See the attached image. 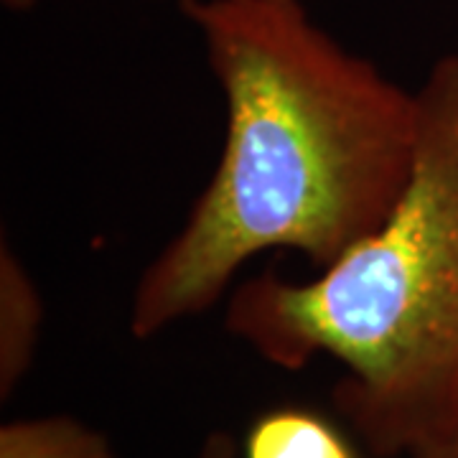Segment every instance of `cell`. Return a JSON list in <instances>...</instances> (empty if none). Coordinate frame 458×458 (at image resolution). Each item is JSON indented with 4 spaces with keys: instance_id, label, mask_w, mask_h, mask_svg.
Segmentation results:
<instances>
[{
    "instance_id": "52a82bcc",
    "label": "cell",
    "mask_w": 458,
    "mask_h": 458,
    "mask_svg": "<svg viewBox=\"0 0 458 458\" xmlns=\"http://www.w3.org/2000/svg\"><path fill=\"white\" fill-rule=\"evenodd\" d=\"M197 458H240V445L225 430H214L204 438Z\"/></svg>"
},
{
    "instance_id": "ba28073f",
    "label": "cell",
    "mask_w": 458,
    "mask_h": 458,
    "mask_svg": "<svg viewBox=\"0 0 458 458\" xmlns=\"http://www.w3.org/2000/svg\"><path fill=\"white\" fill-rule=\"evenodd\" d=\"M36 3H38V0H3V5H5L8 11H31Z\"/></svg>"
},
{
    "instance_id": "6da1fadb",
    "label": "cell",
    "mask_w": 458,
    "mask_h": 458,
    "mask_svg": "<svg viewBox=\"0 0 458 458\" xmlns=\"http://www.w3.org/2000/svg\"><path fill=\"white\" fill-rule=\"evenodd\" d=\"M183 13L225 98V146L135 283V339L209 311L258 255L339 260L393 212L418 148V92L344 49L303 0H183Z\"/></svg>"
},
{
    "instance_id": "277c9868",
    "label": "cell",
    "mask_w": 458,
    "mask_h": 458,
    "mask_svg": "<svg viewBox=\"0 0 458 458\" xmlns=\"http://www.w3.org/2000/svg\"><path fill=\"white\" fill-rule=\"evenodd\" d=\"M240 458H361L327 415L309 408H273L245 430Z\"/></svg>"
},
{
    "instance_id": "5b68a950",
    "label": "cell",
    "mask_w": 458,
    "mask_h": 458,
    "mask_svg": "<svg viewBox=\"0 0 458 458\" xmlns=\"http://www.w3.org/2000/svg\"><path fill=\"white\" fill-rule=\"evenodd\" d=\"M0 458H120V454L105 433L72 415H38L0 428Z\"/></svg>"
},
{
    "instance_id": "7a4b0ae2",
    "label": "cell",
    "mask_w": 458,
    "mask_h": 458,
    "mask_svg": "<svg viewBox=\"0 0 458 458\" xmlns=\"http://www.w3.org/2000/svg\"><path fill=\"white\" fill-rule=\"evenodd\" d=\"M415 92L412 174L385 222L311 280H242L225 313L273 367L339 361L334 405L377 458L408 456L458 400V54Z\"/></svg>"
},
{
    "instance_id": "8992f818",
    "label": "cell",
    "mask_w": 458,
    "mask_h": 458,
    "mask_svg": "<svg viewBox=\"0 0 458 458\" xmlns=\"http://www.w3.org/2000/svg\"><path fill=\"white\" fill-rule=\"evenodd\" d=\"M405 458H458V400L441 423L410 448Z\"/></svg>"
},
{
    "instance_id": "3957f363",
    "label": "cell",
    "mask_w": 458,
    "mask_h": 458,
    "mask_svg": "<svg viewBox=\"0 0 458 458\" xmlns=\"http://www.w3.org/2000/svg\"><path fill=\"white\" fill-rule=\"evenodd\" d=\"M44 324V298L8 242L0 247V400H11L31 372Z\"/></svg>"
}]
</instances>
